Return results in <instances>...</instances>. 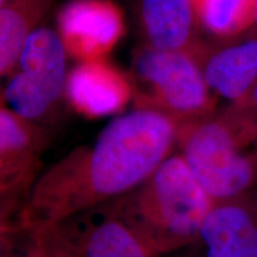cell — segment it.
I'll use <instances>...</instances> for the list:
<instances>
[{
    "mask_svg": "<svg viewBox=\"0 0 257 257\" xmlns=\"http://www.w3.org/2000/svg\"><path fill=\"white\" fill-rule=\"evenodd\" d=\"M176 140L178 124L162 112L135 108L118 115L94 143L38 176L17 219L3 227L35 232L124 197L168 159Z\"/></svg>",
    "mask_w": 257,
    "mask_h": 257,
    "instance_id": "6da1fadb",
    "label": "cell"
},
{
    "mask_svg": "<svg viewBox=\"0 0 257 257\" xmlns=\"http://www.w3.org/2000/svg\"><path fill=\"white\" fill-rule=\"evenodd\" d=\"M114 205L137 238L161 257L198 243L214 202L175 154Z\"/></svg>",
    "mask_w": 257,
    "mask_h": 257,
    "instance_id": "7a4b0ae2",
    "label": "cell"
},
{
    "mask_svg": "<svg viewBox=\"0 0 257 257\" xmlns=\"http://www.w3.org/2000/svg\"><path fill=\"white\" fill-rule=\"evenodd\" d=\"M176 144L213 202L248 194L257 182V130L230 107L179 125Z\"/></svg>",
    "mask_w": 257,
    "mask_h": 257,
    "instance_id": "3957f363",
    "label": "cell"
},
{
    "mask_svg": "<svg viewBox=\"0 0 257 257\" xmlns=\"http://www.w3.org/2000/svg\"><path fill=\"white\" fill-rule=\"evenodd\" d=\"M131 81L136 108L162 112L178 126L216 112V95L205 80L199 54L147 44L134 57Z\"/></svg>",
    "mask_w": 257,
    "mask_h": 257,
    "instance_id": "277c9868",
    "label": "cell"
},
{
    "mask_svg": "<svg viewBox=\"0 0 257 257\" xmlns=\"http://www.w3.org/2000/svg\"><path fill=\"white\" fill-rule=\"evenodd\" d=\"M66 54L59 32L49 28L35 29L5 86L3 101L6 107L43 127L66 98Z\"/></svg>",
    "mask_w": 257,
    "mask_h": 257,
    "instance_id": "5b68a950",
    "label": "cell"
},
{
    "mask_svg": "<svg viewBox=\"0 0 257 257\" xmlns=\"http://www.w3.org/2000/svg\"><path fill=\"white\" fill-rule=\"evenodd\" d=\"M44 257H157L118 214L114 201L35 231Z\"/></svg>",
    "mask_w": 257,
    "mask_h": 257,
    "instance_id": "8992f818",
    "label": "cell"
},
{
    "mask_svg": "<svg viewBox=\"0 0 257 257\" xmlns=\"http://www.w3.org/2000/svg\"><path fill=\"white\" fill-rule=\"evenodd\" d=\"M47 143L43 127L19 117L5 105L0 108V202L2 226L17 219L27 204L40 170Z\"/></svg>",
    "mask_w": 257,
    "mask_h": 257,
    "instance_id": "52a82bcc",
    "label": "cell"
},
{
    "mask_svg": "<svg viewBox=\"0 0 257 257\" xmlns=\"http://www.w3.org/2000/svg\"><path fill=\"white\" fill-rule=\"evenodd\" d=\"M67 54L79 60H106L125 32L124 16L111 0H69L57 15Z\"/></svg>",
    "mask_w": 257,
    "mask_h": 257,
    "instance_id": "ba28073f",
    "label": "cell"
},
{
    "mask_svg": "<svg viewBox=\"0 0 257 257\" xmlns=\"http://www.w3.org/2000/svg\"><path fill=\"white\" fill-rule=\"evenodd\" d=\"M133 98L131 79L106 60L80 62L67 78L66 100L83 117L94 119L119 113Z\"/></svg>",
    "mask_w": 257,
    "mask_h": 257,
    "instance_id": "9c48e42d",
    "label": "cell"
},
{
    "mask_svg": "<svg viewBox=\"0 0 257 257\" xmlns=\"http://www.w3.org/2000/svg\"><path fill=\"white\" fill-rule=\"evenodd\" d=\"M198 243L202 257H257V199L252 194L214 202Z\"/></svg>",
    "mask_w": 257,
    "mask_h": 257,
    "instance_id": "30bf717a",
    "label": "cell"
},
{
    "mask_svg": "<svg viewBox=\"0 0 257 257\" xmlns=\"http://www.w3.org/2000/svg\"><path fill=\"white\" fill-rule=\"evenodd\" d=\"M202 73L214 95L236 104L257 83V34L250 30L199 54Z\"/></svg>",
    "mask_w": 257,
    "mask_h": 257,
    "instance_id": "8fae6325",
    "label": "cell"
},
{
    "mask_svg": "<svg viewBox=\"0 0 257 257\" xmlns=\"http://www.w3.org/2000/svg\"><path fill=\"white\" fill-rule=\"evenodd\" d=\"M141 24L148 46L200 54L199 22L192 0H141Z\"/></svg>",
    "mask_w": 257,
    "mask_h": 257,
    "instance_id": "7c38bea8",
    "label": "cell"
},
{
    "mask_svg": "<svg viewBox=\"0 0 257 257\" xmlns=\"http://www.w3.org/2000/svg\"><path fill=\"white\" fill-rule=\"evenodd\" d=\"M53 0H6L0 10V73L9 78L18 66L25 41Z\"/></svg>",
    "mask_w": 257,
    "mask_h": 257,
    "instance_id": "4fadbf2b",
    "label": "cell"
},
{
    "mask_svg": "<svg viewBox=\"0 0 257 257\" xmlns=\"http://www.w3.org/2000/svg\"><path fill=\"white\" fill-rule=\"evenodd\" d=\"M199 27L219 41L251 30L257 0H192Z\"/></svg>",
    "mask_w": 257,
    "mask_h": 257,
    "instance_id": "5bb4252c",
    "label": "cell"
},
{
    "mask_svg": "<svg viewBox=\"0 0 257 257\" xmlns=\"http://www.w3.org/2000/svg\"><path fill=\"white\" fill-rule=\"evenodd\" d=\"M2 257H44L35 233L2 227Z\"/></svg>",
    "mask_w": 257,
    "mask_h": 257,
    "instance_id": "9a60e30c",
    "label": "cell"
},
{
    "mask_svg": "<svg viewBox=\"0 0 257 257\" xmlns=\"http://www.w3.org/2000/svg\"><path fill=\"white\" fill-rule=\"evenodd\" d=\"M229 107L242 119L245 120L250 126L257 130V83L245 98L236 104H231Z\"/></svg>",
    "mask_w": 257,
    "mask_h": 257,
    "instance_id": "2e32d148",
    "label": "cell"
},
{
    "mask_svg": "<svg viewBox=\"0 0 257 257\" xmlns=\"http://www.w3.org/2000/svg\"><path fill=\"white\" fill-rule=\"evenodd\" d=\"M192 248H193V245L189 246V250L187 252L182 253V255L179 256V257H200V256H199L198 251H194V249H192Z\"/></svg>",
    "mask_w": 257,
    "mask_h": 257,
    "instance_id": "e0dca14e",
    "label": "cell"
},
{
    "mask_svg": "<svg viewBox=\"0 0 257 257\" xmlns=\"http://www.w3.org/2000/svg\"><path fill=\"white\" fill-rule=\"evenodd\" d=\"M251 30L257 34V2H256V6H255V11H253V22H252Z\"/></svg>",
    "mask_w": 257,
    "mask_h": 257,
    "instance_id": "ac0fdd59",
    "label": "cell"
},
{
    "mask_svg": "<svg viewBox=\"0 0 257 257\" xmlns=\"http://www.w3.org/2000/svg\"><path fill=\"white\" fill-rule=\"evenodd\" d=\"M6 0H0V4H4Z\"/></svg>",
    "mask_w": 257,
    "mask_h": 257,
    "instance_id": "d6986e66",
    "label": "cell"
},
{
    "mask_svg": "<svg viewBox=\"0 0 257 257\" xmlns=\"http://www.w3.org/2000/svg\"><path fill=\"white\" fill-rule=\"evenodd\" d=\"M255 197H256V199H257V194H255Z\"/></svg>",
    "mask_w": 257,
    "mask_h": 257,
    "instance_id": "ffe728a7",
    "label": "cell"
}]
</instances>
